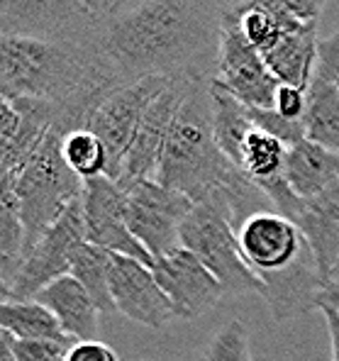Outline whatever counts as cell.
Here are the masks:
<instances>
[{"label": "cell", "mask_w": 339, "mask_h": 361, "mask_svg": "<svg viewBox=\"0 0 339 361\" xmlns=\"http://www.w3.org/2000/svg\"><path fill=\"white\" fill-rule=\"evenodd\" d=\"M222 8L215 0H140L125 13L100 18L91 44L120 83L149 76L215 81Z\"/></svg>", "instance_id": "obj_1"}, {"label": "cell", "mask_w": 339, "mask_h": 361, "mask_svg": "<svg viewBox=\"0 0 339 361\" xmlns=\"http://www.w3.org/2000/svg\"><path fill=\"white\" fill-rule=\"evenodd\" d=\"M210 83L213 81L203 78H195L190 83L168 132L156 169V180L166 188L183 193L185 198L193 200V205L220 198L230 200L240 227L252 212L273 210V205L217 145Z\"/></svg>", "instance_id": "obj_2"}, {"label": "cell", "mask_w": 339, "mask_h": 361, "mask_svg": "<svg viewBox=\"0 0 339 361\" xmlns=\"http://www.w3.org/2000/svg\"><path fill=\"white\" fill-rule=\"evenodd\" d=\"M123 86L88 42L0 37V93L8 100L68 103Z\"/></svg>", "instance_id": "obj_3"}, {"label": "cell", "mask_w": 339, "mask_h": 361, "mask_svg": "<svg viewBox=\"0 0 339 361\" xmlns=\"http://www.w3.org/2000/svg\"><path fill=\"white\" fill-rule=\"evenodd\" d=\"M237 242L247 267L266 286L264 300L278 322L320 305L327 281L293 220L276 210L252 212L237 227Z\"/></svg>", "instance_id": "obj_4"}, {"label": "cell", "mask_w": 339, "mask_h": 361, "mask_svg": "<svg viewBox=\"0 0 339 361\" xmlns=\"http://www.w3.org/2000/svg\"><path fill=\"white\" fill-rule=\"evenodd\" d=\"M61 145V132L49 130L47 140L42 142V147L18 178H0L13 183L15 195L20 200V212H23L25 232H27L25 257L44 237V232L63 215V210L83 195L86 180L68 169Z\"/></svg>", "instance_id": "obj_5"}, {"label": "cell", "mask_w": 339, "mask_h": 361, "mask_svg": "<svg viewBox=\"0 0 339 361\" xmlns=\"http://www.w3.org/2000/svg\"><path fill=\"white\" fill-rule=\"evenodd\" d=\"M181 247L200 259L227 295L257 293L264 298L266 286L247 267L237 242V217L230 200H208L193 205L181 225Z\"/></svg>", "instance_id": "obj_6"}, {"label": "cell", "mask_w": 339, "mask_h": 361, "mask_svg": "<svg viewBox=\"0 0 339 361\" xmlns=\"http://www.w3.org/2000/svg\"><path fill=\"white\" fill-rule=\"evenodd\" d=\"M83 242H86V217H83L81 195L30 249L10 288L3 293V300H35L37 293L51 281L68 276L73 254Z\"/></svg>", "instance_id": "obj_7"}, {"label": "cell", "mask_w": 339, "mask_h": 361, "mask_svg": "<svg viewBox=\"0 0 339 361\" xmlns=\"http://www.w3.org/2000/svg\"><path fill=\"white\" fill-rule=\"evenodd\" d=\"M127 190V225L152 259L181 249V225L193 200L161 185L156 178L135 180Z\"/></svg>", "instance_id": "obj_8"}, {"label": "cell", "mask_w": 339, "mask_h": 361, "mask_svg": "<svg viewBox=\"0 0 339 361\" xmlns=\"http://www.w3.org/2000/svg\"><path fill=\"white\" fill-rule=\"evenodd\" d=\"M247 108H276L278 78L269 71L261 51L245 37L237 20L222 8V42L215 81Z\"/></svg>", "instance_id": "obj_9"}, {"label": "cell", "mask_w": 339, "mask_h": 361, "mask_svg": "<svg viewBox=\"0 0 339 361\" xmlns=\"http://www.w3.org/2000/svg\"><path fill=\"white\" fill-rule=\"evenodd\" d=\"M168 81L171 78L149 76L135 83H123V86L110 90L103 98V103L98 105V110H95L91 130L100 137L105 154H108V171H105V176L113 178L115 183L123 176L125 157L132 147L142 115L149 108L152 100L166 88Z\"/></svg>", "instance_id": "obj_10"}, {"label": "cell", "mask_w": 339, "mask_h": 361, "mask_svg": "<svg viewBox=\"0 0 339 361\" xmlns=\"http://www.w3.org/2000/svg\"><path fill=\"white\" fill-rule=\"evenodd\" d=\"M98 20L86 0H0V32L8 37L88 42Z\"/></svg>", "instance_id": "obj_11"}, {"label": "cell", "mask_w": 339, "mask_h": 361, "mask_svg": "<svg viewBox=\"0 0 339 361\" xmlns=\"http://www.w3.org/2000/svg\"><path fill=\"white\" fill-rule=\"evenodd\" d=\"M83 217L86 242L105 252L132 257L152 267L154 259L140 244L127 225V190L108 176L88 178L83 185Z\"/></svg>", "instance_id": "obj_12"}, {"label": "cell", "mask_w": 339, "mask_h": 361, "mask_svg": "<svg viewBox=\"0 0 339 361\" xmlns=\"http://www.w3.org/2000/svg\"><path fill=\"white\" fill-rule=\"evenodd\" d=\"M193 81L195 78H190V76L171 78V81L166 83V88H164L149 103V108L144 110V115H142V120H140V127H137V132H135V140H132V147L125 157L123 176L118 180L123 188H130L135 180H142V178H156V169H159V161H161L164 147H166L168 132H171L173 120H176L185 93H188Z\"/></svg>", "instance_id": "obj_13"}, {"label": "cell", "mask_w": 339, "mask_h": 361, "mask_svg": "<svg viewBox=\"0 0 339 361\" xmlns=\"http://www.w3.org/2000/svg\"><path fill=\"white\" fill-rule=\"evenodd\" d=\"M156 283L171 300L176 320H195L227 295L215 274L188 249H176L152 264Z\"/></svg>", "instance_id": "obj_14"}, {"label": "cell", "mask_w": 339, "mask_h": 361, "mask_svg": "<svg viewBox=\"0 0 339 361\" xmlns=\"http://www.w3.org/2000/svg\"><path fill=\"white\" fill-rule=\"evenodd\" d=\"M110 295L115 310L149 330H161L176 320V310L156 283L152 267L132 257L110 252Z\"/></svg>", "instance_id": "obj_15"}, {"label": "cell", "mask_w": 339, "mask_h": 361, "mask_svg": "<svg viewBox=\"0 0 339 361\" xmlns=\"http://www.w3.org/2000/svg\"><path fill=\"white\" fill-rule=\"evenodd\" d=\"M293 222L310 244L322 279L330 283L339 271V183L300 203Z\"/></svg>", "instance_id": "obj_16"}, {"label": "cell", "mask_w": 339, "mask_h": 361, "mask_svg": "<svg viewBox=\"0 0 339 361\" xmlns=\"http://www.w3.org/2000/svg\"><path fill=\"white\" fill-rule=\"evenodd\" d=\"M35 300L54 312L66 337L76 339V342H95L98 339L100 307L95 305L91 293L73 276H61V279L51 281L47 288L37 293Z\"/></svg>", "instance_id": "obj_17"}, {"label": "cell", "mask_w": 339, "mask_h": 361, "mask_svg": "<svg viewBox=\"0 0 339 361\" xmlns=\"http://www.w3.org/2000/svg\"><path fill=\"white\" fill-rule=\"evenodd\" d=\"M317 25H303L293 32H285L261 56L281 86L308 90L317 68Z\"/></svg>", "instance_id": "obj_18"}, {"label": "cell", "mask_w": 339, "mask_h": 361, "mask_svg": "<svg viewBox=\"0 0 339 361\" xmlns=\"http://www.w3.org/2000/svg\"><path fill=\"white\" fill-rule=\"evenodd\" d=\"M285 180L300 200H310L339 183V152L310 140L298 142L285 157Z\"/></svg>", "instance_id": "obj_19"}, {"label": "cell", "mask_w": 339, "mask_h": 361, "mask_svg": "<svg viewBox=\"0 0 339 361\" xmlns=\"http://www.w3.org/2000/svg\"><path fill=\"white\" fill-rule=\"evenodd\" d=\"M225 10L237 20L245 37L259 51H269L285 35L308 23L295 20L278 0H235Z\"/></svg>", "instance_id": "obj_20"}, {"label": "cell", "mask_w": 339, "mask_h": 361, "mask_svg": "<svg viewBox=\"0 0 339 361\" xmlns=\"http://www.w3.org/2000/svg\"><path fill=\"white\" fill-rule=\"evenodd\" d=\"M25 232L20 200L13 183L0 180V290H8L25 259Z\"/></svg>", "instance_id": "obj_21"}, {"label": "cell", "mask_w": 339, "mask_h": 361, "mask_svg": "<svg viewBox=\"0 0 339 361\" xmlns=\"http://www.w3.org/2000/svg\"><path fill=\"white\" fill-rule=\"evenodd\" d=\"M210 100H213V127L217 145H220L222 154L240 169L242 147H245L247 135L254 130L247 105L240 103L235 95L227 93L217 83H210Z\"/></svg>", "instance_id": "obj_22"}, {"label": "cell", "mask_w": 339, "mask_h": 361, "mask_svg": "<svg viewBox=\"0 0 339 361\" xmlns=\"http://www.w3.org/2000/svg\"><path fill=\"white\" fill-rule=\"evenodd\" d=\"M305 137L315 145L339 152V88L315 76L308 88L305 108Z\"/></svg>", "instance_id": "obj_23"}, {"label": "cell", "mask_w": 339, "mask_h": 361, "mask_svg": "<svg viewBox=\"0 0 339 361\" xmlns=\"http://www.w3.org/2000/svg\"><path fill=\"white\" fill-rule=\"evenodd\" d=\"M0 327L18 339H63L59 320L37 300H3Z\"/></svg>", "instance_id": "obj_24"}, {"label": "cell", "mask_w": 339, "mask_h": 361, "mask_svg": "<svg viewBox=\"0 0 339 361\" xmlns=\"http://www.w3.org/2000/svg\"><path fill=\"white\" fill-rule=\"evenodd\" d=\"M68 276H73L91 293L100 312L115 310L113 295H110V252L95 247L91 242H83L73 254Z\"/></svg>", "instance_id": "obj_25"}, {"label": "cell", "mask_w": 339, "mask_h": 361, "mask_svg": "<svg viewBox=\"0 0 339 361\" xmlns=\"http://www.w3.org/2000/svg\"><path fill=\"white\" fill-rule=\"evenodd\" d=\"M61 152L68 169L83 180L105 176V171H108V154H105L103 142L93 130H78L66 135Z\"/></svg>", "instance_id": "obj_26"}, {"label": "cell", "mask_w": 339, "mask_h": 361, "mask_svg": "<svg viewBox=\"0 0 339 361\" xmlns=\"http://www.w3.org/2000/svg\"><path fill=\"white\" fill-rule=\"evenodd\" d=\"M0 339L10 347L18 361H66V354L76 344V339H18L10 332H0Z\"/></svg>", "instance_id": "obj_27"}, {"label": "cell", "mask_w": 339, "mask_h": 361, "mask_svg": "<svg viewBox=\"0 0 339 361\" xmlns=\"http://www.w3.org/2000/svg\"><path fill=\"white\" fill-rule=\"evenodd\" d=\"M203 361H252L249 352V332L242 320H230L213 337Z\"/></svg>", "instance_id": "obj_28"}, {"label": "cell", "mask_w": 339, "mask_h": 361, "mask_svg": "<svg viewBox=\"0 0 339 361\" xmlns=\"http://www.w3.org/2000/svg\"><path fill=\"white\" fill-rule=\"evenodd\" d=\"M247 110H249V118H252V122L259 127V130L273 135L276 140L283 142L288 149L298 145V142L308 140V137H305V125H303V122L283 118L276 108H247Z\"/></svg>", "instance_id": "obj_29"}, {"label": "cell", "mask_w": 339, "mask_h": 361, "mask_svg": "<svg viewBox=\"0 0 339 361\" xmlns=\"http://www.w3.org/2000/svg\"><path fill=\"white\" fill-rule=\"evenodd\" d=\"M315 76L339 88V27L317 44V68Z\"/></svg>", "instance_id": "obj_30"}, {"label": "cell", "mask_w": 339, "mask_h": 361, "mask_svg": "<svg viewBox=\"0 0 339 361\" xmlns=\"http://www.w3.org/2000/svg\"><path fill=\"white\" fill-rule=\"evenodd\" d=\"M305 108H308V90H300L293 86H281L276 95V110L288 120L305 118Z\"/></svg>", "instance_id": "obj_31"}, {"label": "cell", "mask_w": 339, "mask_h": 361, "mask_svg": "<svg viewBox=\"0 0 339 361\" xmlns=\"http://www.w3.org/2000/svg\"><path fill=\"white\" fill-rule=\"evenodd\" d=\"M66 361H120L118 354L103 342H76L71 352L66 354Z\"/></svg>", "instance_id": "obj_32"}, {"label": "cell", "mask_w": 339, "mask_h": 361, "mask_svg": "<svg viewBox=\"0 0 339 361\" xmlns=\"http://www.w3.org/2000/svg\"><path fill=\"white\" fill-rule=\"evenodd\" d=\"M278 3L283 5L295 20H300V23L317 25L327 0H278Z\"/></svg>", "instance_id": "obj_33"}, {"label": "cell", "mask_w": 339, "mask_h": 361, "mask_svg": "<svg viewBox=\"0 0 339 361\" xmlns=\"http://www.w3.org/2000/svg\"><path fill=\"white\" fill-rule=\"evenodd\" d=\"M20 125H23V115L18 113V108L10 100L3 98L0 100V145L13 140L18 135Z\"/></svg>", "instance_id": "obj_34"}, {"label": "cell", "mask_w": 339, "mask_h": 361, "mask_svg": "<svg viewBox=\"0 0 339 361\" xmlns=\"http://www.w3.org/2000/svg\"><path fill=\"white\" fill-rule=\"evenodd\" d=\"M86 3L98 18H110V15H120L125 10L135 8L140 0H86Z\"/></svg>", "instance_id": "obj_35"}, {"label": "cell", "mask_w": 339, "mask_h": 361, "mask_svg": "<svg viewBox=\"0 0 339 361\" xmlns=\"http://www.w3.org/2000/svg\"><path fill=\"white\" fill-rule=\"evenodd\" d=\"M317 310L325 317L327 332H330V347H332V361H339V310L330 305H320Z\"/></svg>", "instance_id": "obj_36"}, {"label": "cell", "mask_w": 339, "mask_h": 361, "mask_svg": "<svg viewBox=\"0 0 339 361\" xmlns=\"http://www.w3.org/2000/svg\"><path fill=\"white\" fill-rule=\"evenodd\" d=\"M320 305H330V307H335V310H339V276H335V279L325 286V290H322V295H320Z\"/></svg>", "instance_id": "obj_37"}, {"label": "cell", "mask_w": 339, "mask_h": 361, "mask_svg": "<svg viewBox=\"0 0 339 361\" xmlns=\"http://www.w3.org/2000/svg\"><path fill=\"white\" fill-rule=\"evenodd\" d=\"M335 276H339V271H337V274H335ZM335 276H332V279H335Z\"/></svg>", "instance_id": "obj_38"}]
</instances>
